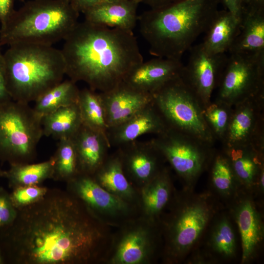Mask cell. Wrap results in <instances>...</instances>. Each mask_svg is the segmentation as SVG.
Listing matches in <instances>:
<instances>
[{
  "label": "cell",
  "instance_id": "e0dca14e",
  "mask_svg": "<svg viewBox=\"0 0 264 264\" xmlns=\"http://www.w3.org/2000/svg\"><path fill=\"white\" fill-rule=\"evenodd\" d=\"M238 235L236 224L225 207L214 217L196 248L213 264L231 262L237 258Z\"/></svg>",
  "mask_w": 264,
  "mask_h": 264
},
{
  "label": "cell",
  "instance_id": "3957f363",
  "mask_svg": "<svg viewBox=\"0 0 264 264\" xmlns=\"http://www.w3.org/2000/svg\"><path fill=\"white\" fill-rule=\"evenodd\" d=\"M219 0H179L138 16L139 32L156 57L181 60L205 33L218 10Z\"/></svg>",
  "mask_w": 264,
  "mask_h": 264
},
{
  "label": "cell",
  "instance_id": "ffe728a7",
  "mask_svg": "<svg viewBox=\"0 0 264 264\" xmlns=\"http://www.w3.org/2000/svg\"><path fill=\"white\" fill-rule=\"evenodd\" d=\"M100 94L109 128L122 122L153 100L152 94L135 89L123 82Z\"/></svg>",
  "mask_w": 264,
  "mask_h": 264
},
{
  "label": "cell",
  "instance_id": "52a82bcc",
  "mask_svg": "<svg viewBox=\"0 0 264 264\" xmlns=\"http://www.w3.org/2000/svg\"><path fill=\"white\" fill-rule=\"evenodd\" d=\"M152 95L153 103L169 129L214 145L216 140L204 118L202 106L181 75Z\"/></svg>",
  "mask_w": 264,
  "mask_h": 264
},
{
  "label": "cell",
  "instance_id": "e575fe53",
  "mask_svg": "<svg viewBox=\"0 0 264 264\" xmlns=\"http://www.w3.org/2000/svg\"><path fill=\"white\" fill-rule=\"evenodd\" d=\"M46 189L33 185L24 186L16 189L11 200L17 205H27L40 199L46 193Z\"/></svg>",
  "mask_w": 264,
  "mask_h": 264
},
{
  "label": "cell",
  "instance_id": "7bdbcfd3",
  "mask_svg": "<svg viewBox=\"0 0 264 264\" xmlns=\"http://www.w3.org/2000/svg\"><path fill=\"white\" fill-rule=\"evenodd\" d=\"M65 2H68V3H70V1L71 0H62Z\"/></svg>",
  "mask_w": 264,
  "mask_h": 264
},
{
  "label": "cell",
  "instance_id": "2e32d148",
  "mask_svg": "<svg viewBox=\"0 0 264 264\" xmlns=\"http://www.w3.org/2000/svg\"><path fill=\"white\" fill-rule=\"evenodd\" d=\"M117 151L127 178L137 190L165 166L164 157L151 140H136L118 147Z\"/></svg>",
  "mask_w": 264,
  "mask_h": 264
},
{
  "label": "cell",
  "instance_id": "7c38bea8",
  "mask_svg": "<svg viewBox=\"0 0 264 264\" xmlns=\"http://www.w3.org/2000/svg\"><path fill=\"white\" fill-rule=\"evenodd\" d=\"M262 200L252 193L241 191L225 208L233 219L240 237L241 264H250L261 255L264 242Z\"/></svg>",
  "mask_w": 264,
  "mask_h": 264
},
{
  "label": "cell",
  "instance_id": "277c9868",
  "mask_svg": "<svg viewBox=\"0 0 264 264\" xmlns=\"http://www.w3.org/2000/svg\"><path fill=\"white\" fill-rule=\"evenodd\" d=\"M224 207L209 190L200 193L176 190L159 219L162 262L184 263L199 244L214 217Z\"/></svg>",
  "mask_w": 264,
  "mask_h": 264
},
{
  "label": "cell",
  "instance_id": "7a4b0ae2",
  "mask_svg": "<svg viewBox=\"0 0 264 264\" xmlns=\"http://www.w3.org/2000/svg\"><path fill=\"white\" fill-rule=\"evenodd\" d=\"M61 49L66 75L75 82L86 83L99 92L122 83L143 61L133 32L78 22L64 40Z\"/></svg>",
  "mask_w": 264,
  "mask_h": 264
},
{
  "label": "cell",
  "instance_id": "bcb514c9",
  "mask_svg": "<svg viewBox=\"0 0 264 264\" xmlns=\"http://www.w3.org/2000/svg\"></svg>",
  "mask_w": 264,
  "mask_h": 264
},
{
  "label": "cell",
  "instance_id": "836d02e7",
  "mask_svg": "<svg viewBox=\"0 0 264 264\" xmlns=\"http://www.w3.org/2000/svg\"><path fill=\"white\" fill-rule=\"evenodd\" d=\"M233 107L215 99L202 108L205 121L216 141L221 142L231 117Z\"/></svg>",
  "mask_w": 264,
  "mask_h": 264
},
{
  "label": "cell",
  "instance_id": "7402d4cb",
  "mask_svg": "<svg viewBox=\"0 0 264 264\" xmlns=\"http://www.w3.org/2000/svg\"><path fill=\"white\" fill-rule=\"evenodd\" d=\"M137 0H117L84 11V20L94 24L133 32L137 22Z\"/></svg>",
  "mask_w": 264,
  "mask_h": 264
},
{
  "label": "cell",
  "instance_id": "603a6c76",
  "mask_svg": "<svg viewBox=\"0 0 264 264\" xmlns=\"http://www.w3.org/2000/svg\"><path fill=\"white\" fill-rule=\"evenodd\" d=\"M71 139L81 174L93 176L109 155L111 147L107 136L82 124Z\"/></svg>",
  "mask_w": 264,
  "mask_h": 264
},
{
  "label": "cell",
  "instance_id": "8d00e7d4",
  "mask_svg": "<svg viewBox=\"0 0 264 264\" xmlns=\"http://www.w3.org/2000/svg\"><path fill=\"white\" fill-rule=\"evenodd\" d=\"M12 100L7 86L3 56L0 52V104Z\"/></svg>",
  "mask_w": 264,
  "mask_h": 264
},
{
  "label": "cell",
  "instance_id": "f35d334b",
  "mask_svg": "<svg viewBox=\"0 0 264 264\" xmlns=\"http://www.w3.org/2000/svg\"><path fill=\"white\" fill-rule=\"evenodd\" d=\"M117 0H71L70 4L79 13L91 7Z\"/></svg>",
  "mask_w": 264,
  "mask_h": 264
},
{
  "label": "cell",
  "instance_id": "ba28073f",
  "mask_svg": "<svg viewBox=\"0 0 264 264\" xmlns=\"http://www.w3.org/2000/svg\"><path fill=\"white\" fill-rule=\"evenodd\" d=\"M117 228L104 264H151L160 259L163 243L159 220L139 214Z\"/></svg>",
  "mask_w": 264,
  "mask_h": 264
},
{
  "label": "cell",
  "instance_id": "d4e9b609",
  "mask_svg": "<svg viewBox=\"0 0 264 264\" xmlns=\"http://www.w3.org/2000/svg\"><path fill=\"white\" fill-rule=\"evenodd\" d=\"M92 176L104 189L138 208V190L127 178L117 150L109 155Z\"/></svg>",
  "mask_w": 264,
  "mask_h": 264
},
{
  "label": "cell",
  "instance_id": "4dcf8cb0",
  "mask_svg": "<svg viewBox=\"0 0 264 264\" xmlns=\"http://www.w3.org/2000/svg\"><path fill=\"white\" fill-rule=\"evenodd\" d=\"M77 104L82 124L107 136L109 127L100 92L89 88L80 90Z\"/></svg>",
  "mask_w": 264,
  "mask_h": 264
},
{
  "label": "cell",
  "instance_id": "8fae6325",
  "mask_svg": "<svg viewBox=\"0 0 264 264\" xmlns=\"http://www.w3.org/2000/svg\"><path fill=\"white\" fill-rule=\"evenodd\" d=\"M216 99L231 107L264 95V54H229Z\"/></svg>",
  "mask_w": 264,
  "mask_h": 264
},
{
  "label": "cell",
  "instance_id": "83f0119b",
  "mask_svg": "<svg viewBox=\"0 0 264 264\" xmlns=\"http://www.w3.org/2000/svg\"><path fill=\"white\" fill-rule=\"evenodd\" d=\"M240 22V20L228 11L218 10L205 32L201 43L204 48L213 54L228 51L239 30Z\"/></svg>",
  "mask_w": 264,
  "mask_h": 264
},
{
  "label": "cell",
  "instance_id": "ee69618b",
  "mask_svg": "<svg viewBox=\"0 0 264 264\" xmlns=\"http://www.w3.org/2000/svg\"><path fill=\"white\" fill-rule=\"evenodd\" d=\"M1 263V258L0 257V263Z\"/></svg>",
  "mask_w": 264,
  "mask_h": 264
},
{
  "label": "cell",
  "instance_id": "5b68a950",
  "mask_svg": "<svg viewBox=\"0 0 264 264\" xmlns=\"http://www.w3.org/2000/svg\"><path fill=\"white\" fill-rule=\"evenodd\" d=\"M2 54L6 84L12 99L29 104L63 80L66 62L52 46L16 44Z\"/></svg>",
  "mask_w": 264,
  "mask_h": 264
},
{
  "label": "cell",
  "instance_id": "ab89813d",
  "mask_svg": "<svg viewBox=\"0 0 264 264\" xmlns=\"http://www.w3.org/2000/svg\"><path fill=\"white\" fill-rule=\"evenodd\" d=\"M219 1L223 5L225 10L240 20L242 13L241 0H219Z\"/></svg>",
  "mask_w": 264,
  "mask_h": 264
},
{
  "label": "cell",
  "instance_id": "9c48e42d",
  "mask_svg": "<svg viewBox=\"0 0 264 264\" xmlns=\"http://www.w3.org/2000/svg\"><path fill=\"white\" fill-rule=\"evenodd\" d=\"M42 117L29 104L10 100L0 104V158L12 164L31 157L44 135Z\"/></svg>",
  "mask_w": 264,
  "mask_h": 264
},
{
  "label": "cell",
  "instance_id": "ac0fdd59",
  "mask_svg": "<svg viewBox=\"0 0 264 264\" xmlns=\"http://www.w3.org/2000/svg\"><path fill=\"white\" fill-rule=\"evenodd\" d=\"M168 129L153 102L120 124L108 129L110 147L118 148L146 134H160Z\"/></svg>",
  "mask_w": 264,
  "mask_h": 264
},
{
  "label": "cell",
  "instance_id": "1f68e13d",
  "mask_svg": "<svg viewBox=\"0 0 264 264\" xmlns=\"http://www.w3.org/2000/svg\"><path fill=\"white\" fill-rule=\"evenodd\" d=\"M53 159L32 164H12L6 175L15 183L24 186L33 185L53 174Z\"/></svg>",
  "mask_w": 264,
  "mask_h": 264
},
{
  "label": "cell",
  "instance_id": "60d3db41",
  "mask_svg": "<svg viewBox=\"0 0 264 264\" xmlns=\"http://www.w3.org/2000/svg\"><path fill=\"white\" fill-rule=\"evenodd\" d=\"M242 11L243 10H264V0H241Z\"/></svg>",
  "mask_w": 264,
  "mask_h": 264
},
{
  "label": "cell",
  "instance_id": "6da1fadb",
  "mask_svg": "<svg viewBox=\"0 0 264 264\" xmlns=\"http://www.w3.org/2000/svg\"><path fill=\"white\" fill-rule=\"evenodd\" d=\"M15 235L22 261L36 264L104 263L112 227L76 195L49 196L27 205Z\"/></svg>",
  "mask_w": 264,
  "mask_h": 264
},
{
  "label": "cell",
  "instance_id": "9a60e30c",
  "mask_svg": "<svg viewBox=\"0 0 264 264\" xmlns=\"http://www.w3.org/2000/svg\"><path fill=\"white\" fill-rule=\"evenodd\" d=\"M221 142L223 149L247 145L264 147V95L233 107L230 122Z\"/></svg>",
  "mask_w": 264,
  "mask_h": 264
},
{
  "label": "cell",
  "instance_id": "30bf717a",
  "mask_svg": "<svg viewBox=\"0 0 264 264\" xmlns=\"http://www.w3.org/2000/svg\"><path fill=\"white\" fill-rule=\"evenodd\" d=\"M151 140L176 174L182 188L194 190L208 169L213 146L169 128Z\"/></svg>",
  "mask_w": 264,
  "mask_h": 264
},
{
  "label": "cell",
  "instance_id": "cb8c5ba5",
  "mask_svg": "<svg viewBox=\"0 0 264 264\" xmlns=\"http://www.w3.org/2000/svg\"><path fill=\"white\" fill-rule=\"evenodd\" d=\"M222 149L228 156L242 190L255 196L258 178L264 170V147L247 145Z\"/></svg>",
  "mask_w": 264,
  "mask_h": 264
},
{
  "label": "cell",
  "instance_id": "4fadbf2b",
  "mask_svg": "<svg viewBox=\"0 0 264 264\" xmlns=\"http://www.w3.org/2000/svg\"><path fill=\"white\" fill-rule=\"evenodd\" d=\"M74 194L99 218L117 227L128 219L139 214L138 207L110 193L92 176L80 174L70 180Z\"/></svg>",
  "mask_w": 264,
  "mask_h": 264
},
{
  "label": "cell",
  "instance_id": "8992f818",
  "mask_svg": "<svg viewBox=\"0 0 264 264\" xmlns=\"http://www.w3.org/2000/svg\"><path fill=\"white\" fill-rule=\"evenodd\" d=\"M79 13L62 0H31L0 28V45H52L64 40L78 23Z\"/></svg>",
  "mask_w": 264,
  "mask_h": 264
},
{
  "label": "cell",
  "instance_id": "d6986e66",
  "mask_svg": "<svg viewBox=\"0 0 264 264\" xmlns=\"http://www.w3.org/2000/svg\"><path fill=\"white\" fill-rule=\"evenodd\" d=\"M183 65L181 60L156 57L143 61L135 66L122 82L152 94L170 80L181 75Z\"/></svg>",
  "mask_w": 264,
  "mask_h": 264
},
{
  "label": "cell",
  "instance_id": "74e56055",
  "mask_svg": "<svg viewBox=\"0 0 264 264\" xmlns=\"http://www.w3.org/2000/svg\"><path fill=\"white\" fill-rule=\"evenodd\" d=\"M15 11L14 0H0V26L6 23Z\"/></svg>",
  "mask_w": 264,
  "mask_h": 264
},
{
  "label": "cell",
  "instance_id": "484cf974",
  "mask_svg": "<svg viewBox=\"0 0 264 264\" xmlns=\"http://www.w3.org/2000/svg\"><path fill=\"white\" fill-rule=\"evenodd\" d=\"M207 171L209 190L224 206L242 190L230 160L221 149H215Z\"/></svg>",
  "mask_w": 264,
  "mask_h": 264
},
{
  "label": "cell",
  "instance_id": "44dd1931",
  "mask_svg": "<svg viewBox=\"0 0 264 264\" xmlns=\"http://www.w3.org/2000/svg\"><path fill=\"white\" fill-rule=\"evenodd\" d=\"M138 190L139 214L148 219L159 220L176 190L170 170L165 166L156 176Z\"/></svg>",
  "mask_w": 264,
  "mask_h": 264
},
{
  "label": "cell",
  "instance_id": "5bb4252c",
  "mask_svg": "<svg viewBox=\"0 0 264 264\" xmlns=\"http://www.w3.org/2000/svg\"><path fill=\"white\" fill-rule=\"evenodd\" d=\"M188 62L183 65L181 77L193 90L202 108L212 100L225 66L227 56L225 53L208 52L201 43L190 48Z\"/></svg>",
  "mask_w": 264,
  "mask_h": 264
},
{
  "label": "cell",
  "instance_id": "f546056e",
  "mask_svg": "<svg viewBox=\"0 0 264 264\" xmlns=\"http://www.w3.org/2000/svg\"><path fill=\"white\" fill-rule=\"evenodd\" d=\"M79 92L76 82L70 79L63 80L40 96L33 108L43 117L61 107L77 104Z\"/></svg>",
  "mask_w": 264,
  "mask_h": 264
},
{
  "label": "cell",
  "instance_id": "f6af8a7d",
  "mask_svg": "<svg viewBox=\"0 0 264 264\" xmlns=\"http://www.w3.org/2000/svg\"><path fill=\"white\" fill-rule=\"evenodd\" d=\"M21 1H23L24 0H20Z\"/></svg>",
  "mask_w": 264,
  "mask_h": 264
},
{
  "label": "cell",
  "instance_id": "f1b7e54d",
  "mask_svg": "<svg viewBox=\"0 0 264 264\" xmlns=\"http://www.w3.org/2000/svg\"><path fill=\"white\" fill-rule=\"evenodd\" d=\"M44 135L54 138H71L82 125L78 104L67 106L42 117Z\"/></svg>",
  "mask_w": 264,
  "mask_h": 264
},
{
  "label": "cell",
  "instance_id": "d6a6232c",
  "mask_svg": "<svg viewBox=\"0 0 264 264\" xmlns=\"http://www.w3.org/2000/svg\"><path fill=\"white\" fill-rule=\"evenodd\" d=\"M53 174L70 180L81 174L78 157L71 138L59 139L55 157Z\"/></svg>",
  "mask_w": 264,
  "mask_h": 264
},
{
  "label": "cell",
  "instance_id": "b9f144b4",
  "mask_svg": "<svg viewBox=\"0 0 264 264\" xmlns=\"http://www.w3.org/2000/svg\"><path fill=\"white\" fill-rule=\"evenodd\" d=\"M139 3H143L149 6L150 8L161 7L179 0H137Z\"/></svg>",
  "mask_w": 264,
  "mask_h": 264
},
{
  "label": "cell",
  "instance_id": "d590c367",
  "mask_svg": "<svg viewBox=\"0 0 264 264\" xmlns=\"http://www.w3.org/2000/svg\"><path fill=\"white\" fill-rule=\"evenodd\" d=\"M16 213L11 198L3 191H0V227L11 223Z\"/></svg>",
  "mask_w": 264,
  "mask_h": 264
},
{
  "label": "cell",
  "instance_id": "4316f807",
  "mask_svg": "<svg viewBox=\"0 0 264 264\" xmlns=\"http://www.w3.org/2000/svg\"><path fill=\"white\" fill-rule=\"evenodd\" d=\"M229 54H264V10L242 11L238 33Z\"/></svg>",
  "mask_w": 264,
  "mask_h": 264
}]
</instances>
